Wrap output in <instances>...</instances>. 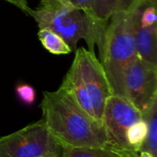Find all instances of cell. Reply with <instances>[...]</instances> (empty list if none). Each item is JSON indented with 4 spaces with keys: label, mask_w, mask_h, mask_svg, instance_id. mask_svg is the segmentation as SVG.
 Returning <instances> with one entry per match:
<instances>
[{
    "label": "cell",
    "mask_w": 157,
    "mask_h": 157,
    "mask_svg": "<svg viewBox=\"0 0 157 157\" xmlns=\"http://www.w3.org/2000/svg\"><path fill=\"white\" fill-rule=\"evenodd\" d=\"M40 109L41 120L63 147H109L102 122L84 110L63 86L43 92Z\"/></svg>",
    "instance_id": "cell-1"
},
{
    "label": "cell",
    "mask_w": 157,
    "mask_h": 157,
    "mask_svg": "<svg viewBox=\"0 0 157 157\" xmlns=\"http://www.w3.org/2000/svg\"><path fill=\"white\" fill-rule=\"evenodd\" d=\"M28 15L31 16L40 29L48 28L57 33L71 48L76 50L77 43L84 40L88 51L95 52V46L102 50L104 34L108 23L100 21L72 5L57 8H29Z\"/></svg>",
    "instance_id": "cell-2"
},
{
    "label": "cell",
    "mask_w": 157,
    "mask_h": 157,
    "mask_svg": "<svg viewBox=\"0 0 157 157\" xmlns=\"http://www.w3.org/2000/svg\"><path fill=\"white\" fill-rule=\"evenodd\" d=\"M133 10L113 14L106 27L101 63L109 79L112 95H118L123 75L138 58L134 40Z\"/></svg>",
    "instance_id": "cell-3"
},
{
    "label": "cell",
    "mask_w": 157,
    "mask_h": 157,
    "mask_svg": "<svg viewBox=\"0 0 157 157\" xmlns=\"http://www.w3.org/2000/svg\"><path fill=\"white\" fill-rule=\"evenodd\" d=\"M62 151L42 120L0 137V157H61Z\"/></svg>",
    "instance_id": "cell-4"
},
{
    "label": "cell",
    "mask_w": 157,
    "mask_h": 157,
    "mask_svg": "<svg viewBox=\"0 0 157 157\" xmlns=\"http://www.w3.org/2000/svg\"><path fill=\"white\" fill-rule=\"evenodd\" d=\"M144 113L157 99V65L137 58L125 71L119 94Z\"/></svg>",
    "instance_id": "cell-5"
},
{
    "label": "cell",
    "mask_w": 157,
    "mask_h": 157,
    "mask_svg": "<svg viewBox=\"0 0 157 157\" xmlns=\"http://www.w3.org/2000/svg\"><path fill=\"white\" fill-rule=\"evenodd\" d=\"M143 116L131 102L125 98L111 95L106 101L102 115L109 147L123 153H134L127 144L126 132L131 126L142 120Z\"/></svg>",
    "instance_id": "cell-6"
},
{
    "label": "cell",
    "mask_w": 157,
    "mask_h": 157,
    "mask_svg": "<svg viewBox=\"0 0 157 157\" xmlns=\"http://www.w3.org/2000/svg\"><path fill=\"white\" fill-rule=\"evenodd\" d=\"M75 60L79 65L83 81L93 107L95 118L101 121L106 101L112 95L104 67L95 52L84 47L75 50Z\"/></svg>",
    "instance_id": "cell-7"
},
{
    "label": "cell",
    "mask_w": 157,
    "mask_h": 157,
    "mask_svg": "<svg viewBox=\"0 0 157 157\" xmlns=\"http://www.w3.org/2000/svg\"><path fill=\"white\" fill-rule=\"evenodd\" d=\"M139 6L133 11L134 40L137 56L147 63L157 65V26L155 24L151 27L143 28L139 25Z\"/></svg>",
    "instance_id": "cell-8"
},
{
    "label": "cell",
    "mask_w": 157,
    "mask_h": 157,
    "mask_svg": "<svg viewBox=\"0 0 157 157\" xmlns=\"http://www.w3.org/2000/svg\"><path fill=\"white\" fill-rule=\"evenodd\" d=\"M61 86H63L71 93L73 98L84 110H86L89 115L95 118L93 107L88 93L86 91L85 83L83 81L79 65L75 59Z\"/></svg>",
    "instance_id": "cell-9"
},
{
    "label": "cell",
    "mask_w": 157,
    "mask_h": 157,
    "mask_svg": "<svg viewBox=\"0 0 157 157\" xmlns=\"http://www.w3.org/2000/svg\"><path fill=\"white\" fill-rule=\"evenodd\" d=\"M144 0H93V16L108 23L109 17L118 12L132 11L138 7Z\"/></svg>",
    "instance_id": "cell-10"
},
{
    "label": "cell",
    "mask_w": 157,
    "mask_h": 157,
    "mask_svg": "<svg viewBox=\"0 0 157 157\" xmlns=\"http://www.w3.org/2000/svg\"><path fill=\"white\" fill-rule=\"evenodd\" d=\"M138 155L111 147H63L61 157H138Z\"/></svg>",
    "instance_id": "cell-11"
},
{
    "label": "cell",
    "mask_w": 157,
    "mask_h": 157,
    "mask_svg": "<svg viewBox=\"0 0 157 157\" xmlns=\"http://www.w3.org/2000/svg\"><path fill=\"white\" fill-rule=\"evenodd\" d=\"M143 118L147 123V137L142 146L141 151H145L157 156V99L142 113Z\"/></svg>",
    "instance_id": "cell-12"
},
{
    "label": "cell",
    "mask_w": 157,
    "mask_h": 157,
    "mask_svg": "<svg viewBox=\"0 0 157 157\" xmlns=\"http://www.w3.org/2000/svg\"><path fill=\"white\" fill-rule=\"evenodd\" d=\"M38 39L41 45L52 54H69L73 52L69 45L57 33L48 28L40 29L38 32Z\"/></svg>",
    "instance_id": "cell-13"
},
{
    "label": "cell",
    "mask_w": 157,
    "mask_h": 157,
    "mask_svg": "<svg viewBox=\"0 0 157 157\" xmlns=\"http://www.w3.org/2000/svg\"><path fill=\"white\" fill-rule=\"evenodd\" d=\"M147 137V123L144 118L129 128L126 132V140L130 148L139 153Z\"/></svg>",
    "instance_id": "cell-14"
},
{
    "label": "cell",
    "mask_w": 157,
    "mask_h": 157,
    "mask_svg": "<svg viewBox=\"0 0 157 157\" xmlns=\"http://www.w3.org/2000/svg\"><path fill=\"white\" fill-rule=\"evenodd\" d=\"M16 93L20 101L26 105H31L36 99V91L34 87L28 84H21L16 87Z\"/></svg>",
    "instance_id": "cell-15"
},
{
    "label": "cell",
    "mask_w": 157,
    "mask_h": 157,
    "mask_svg": "<svg viewBox=\"0 0 157 157\" xmlns=\"http://www.w3.org/2000/svg\"><path fill=\"white\" fill-rule=\"evenodd\" d=\"M68 1L73 6L83 10L84 12H86L90 16H93V11H92L93 0H68Z\"/></svg>",
    "instance_id": "cell-16"
},
{
    "label": "cell",
    "mask_w": 157,
    "mask_h": 157,
    "mask_svg": "<svg viewBox=\"0 0 157 157\" xmlns=\"http://www.w3.org/2000/svg\"><path fill=\"white\" fill-rule=\"evenodd\" d=\"M67 5H71L68 0H40L39 8H57Z\"/></svg>",
    "instance_id": "cell-17"
},
{
    "label": "cell",
    "mask_w": 157,
    "mask_h": 157,
    "mask_svg": "<svg viewBox=\"0 0 157 157\" xmlns=\"http://www.w3.org/2000/svg\"><path fill=\"white\" fill-rule=\"evenodd\" d=\"M5 1H7L13 5H15L17 7H18L19 9H21L23 12H25L26 14H28V11L29 9L30 8L29 6H28V3H27V0H5Z\"/></svg>",
    "instance_id": "cell-18"
},
{
    "label": "cell",
    "mask_w": 157,
    "mask_h": 157,
    "mask_svg": "<svg viewBox=\"0 0 157 157\" xmlns=\"http://www.w3.org/2000/svg\"><path fill=\"white\" fill-rule=\"evenodd\" d=\"M138 157H155L152 154L148 153V152H145V151H141L139 152V155Z\"/></svg>",
    "instance_id": "cell-19"
}]
</instances>
